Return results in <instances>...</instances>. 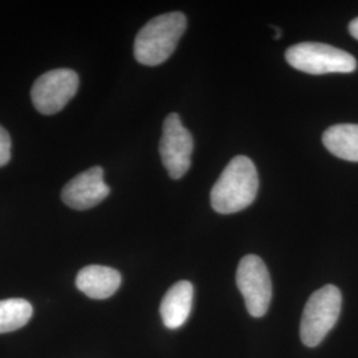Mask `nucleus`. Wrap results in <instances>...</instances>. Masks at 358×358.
<instances>
[{
    "label": "nucleus",
    "mask_w": 358,
    "mask_h": 358,
    "mask_svg": "<svg viewBox=\"0 0 358 358\" xmlns=\"http://www.w3.org/2000/svg\"><path fill=\"white\" fill-rule=\"evenodd\" d=\"M273 29H275V38H280V36H282V29L279 28V27H273Z\"/></svg>",
    "instance_id": "obj_15"
},
{
    "label": "nucleus",
    "mask_w": 358,
    "mask_h": 358,
    "mask_svg": "<svg viewBox=\"0 0 358 358\" xmlns=\"http://www.w3.org/2000/svg\"><path fill=\"white\" fill-rule=\"evenodd\" d=\"M259 178L254 162L236 155L211 189V206L219 214L239 213L255 201Z\"/></svg>",
    "instance_id": "obj_1"
},
{
    "label": "nucleus",
    "mask_w": 358,
    "mask_h": 358,
    "mask_svg": "<svg viewBox=\"0 0 358 358\" xmlns=\"http://www.w3.org/2000/svg\"><path fill=\"white\" fill-rule=\"evenodd\" d=\"M194 299L192 284L187 280L176 282L162 299L161 317L169 329L180 328L190 316Z\"/></svg>",
    "instance_id": "obj_10"
},
{
    "label": "nucleus",
    "mask_w": 358,
    "mask_h": 358,
    "mask_svg": "<svg viewBox=\"0 0 358 358\" xmlns=\"http://www.w3.org/2000/svg\"><path fill=\"white\" fill-rule=\"evenodd\" d=\"M78 76L72 69H53L35 81L31 97L38 113H59L69 103L78 90Z\"/></svg>",
    "instance_id": "obj_6"
},
{
    "label": "nucleus",
    "mask_w": 358,
    "mask_h": 358,
    "mask_svg": "<svg viewBox=\"0 0 358 358\" xmlns=\"http://www.w3.org/2000/svg\"><path fill=\"white\" fill-rule=\"evenodd\" d=\"M76 285L90 299L103 300L117 292L121 285V275L110 267L88 266L77 273Z\"/></svg>",
    "instance_id": "obj_9"
},
{
    "label": "nucleus",
    "mask_w": 358,
    "mask_h": 358,
    "mask_svg": "<svg viewBox=\"0 0 358 358\" xmlns=\"http://www.w3.org/2000/svg\"><path fill=\"white\" fill-rule=\"evenodd\" d=\"M187 20L182 13H169L155 16L142 27L134 40V57L149 66L165 63L176 51L179 40L186 31Z\"/></svg>",
    "instance_id": "obj_2"
},
{
    "label": "nucleus",
    "mask_w": 358,
    "mask_h": 358,
    "mask_svg": "<svg viewBox=\"0 0 358 358\" xmlns=\"http://www.w3.org/2000/svg\"><path fill=\"white\" fill-rule=\"evenodd\" d=\"M287 63L309 75L350 73L357 68L356 59L340 48L322 43H300L285 52Z\"/></svg>",
    "instance_id": "obj_4"
},
{
    "label": "nucleus",
    "mask_w": 358,
    "mask_h": 358,
    "mask_svg": "<svg viewBox=\"0 0 358 358\" xmlns=\"http://www.w3.org/2000/svg\"><path fill=\"white\" fill-rule=\"evenodd\" d=\"M194 141L192 133L183 127L177 113H170L165 118L159 153L170 178H182L192 165Z\"/></svg>",
    "instance_id": "obj_7"
},
{
    "label": "nucleus",
    "mask_w": 358,
    "mask_h": 358,
    "mask_svg": "<svg viewBox=\"0 0 358 358\" xmlns=\"http://www.w3.org/2000/svg\"><path fill=\"white\" fill-rule=\"evenodd\" d=\"M343 296L337 287L325 285L308 299L300 324V337L304 345H319L340 317Z\"/></svg>",
    "instance_id": "obj_3"
},
{
    "label": "nucleus",
    "mask_w": 358,
    "mask_h": 358,
    "mask_svg": "<svg viewBox=\"0 0 358 358\" xmlns=\"http://www.w3.org/2000/svg\"><path fill=\"white\" fill-rule=\"evenodd\" d=\"M322 143L333 155L358 162L357 124H338L327 129L322 134Z\"/></svg>",
    "instance_id": "obj_11"
},
{
    "label": "nucleus",
    "mask_w": 358,
    "mask_h": 358,
    "mask_svg": "<svg viewBox=\"0 0 358 358\" xmlns=\"http://www.w3.org/2000/svg\"><path fill=\"white\" fill-rule=\"evenodd\" d=\"M110 189L103 182V167L94 166L71 179L62 192L65 205L75 210H88L101 203Z\"/></svg>",
    "instance_id": "obj_8"
},
{
    "label": "nucleus",
    "mask_w": 358,
    "mask_h": 358,
    "mask_svg": "<svg viewBox=\"0 0 358 358\" xmlns=\"http://www.w3.org/2000/svg\"><path fill=\"white\" fill-rule=\"evenodd\" d=\"M11 159V138L6 129L0 125V167L7 165Z\"/></svg>",
    "instance_id": "obj_13"
},
{
    "label": "nucleus",
    "mask_w": 358,
    "mask_h": 358,
    "mask_svg": "<svg viewBox=\"0 0 358 358\" xmlns=\"http://www.w3.org/2000/svg\"><path fill=\"white\" fill-rule=\"evenodd\" d=\"M236 285L243 294L248 313L252 317L264 316L272 297V282L268 269L259 256L247 255L241 260Z\"/></svg>",
    "instance_id": "obj_5"
},
{
    "label": "nucleus",
    "mask_w": 358,
    "mask_h": 358,
    "mask_svg": "<svg viewBox=\"0 0 358 358\" xmlns=\"http://www.w3.org/2000/svg\"><path fill=\"white\" fill-rule=\"evenodd\" d=\"M349 32H350V35H352L353 38H357L358 40V17H356L355 20L350 22V24H349Z\"/></svg>",
    "instance_id": "obj_14"
},
{
    "label": "nucleus",
    "mask_w": 358,
    "mask_h": 358,
    "mask_svg": "<svg viewBox=\"0 0 358 358\" xmlns=\"http://www.w3.org/2000/svg\"><path fill=\"white\" fill-rule=\"evenodd\" d=\"M34 308L24 299H7L0 301V333L13 332L31 320Z\"/></svg>",
    "instance_id": "obj_12"
}]
</instances>
